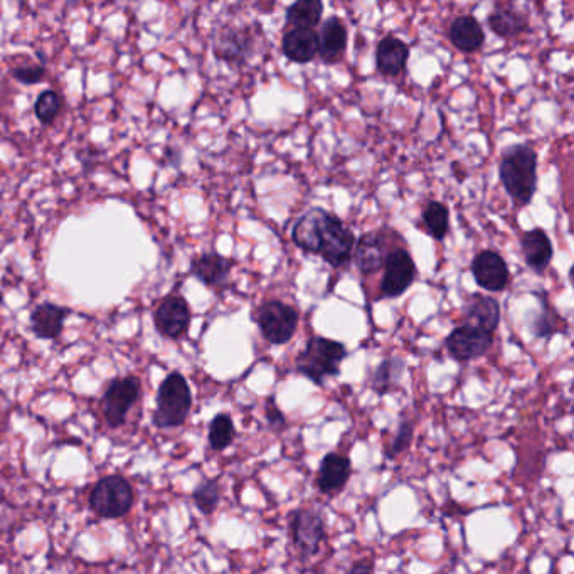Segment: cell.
<instances>
[{
    "instance_id": "cell-1",
    "label": "cell",
    "mask_w": 574,
    "mask_h": 574,
    "mask_svg": "<svg viewBox=\"0 0 574 574\" xmlns=\"http://www.w3.org/2000/svg\"><path fill=\"white\" fill-rule=\"evenodd\" d=\"M292 240L300 250L315 253L329 265L342 268L351 263L356 236L341 218L322 208L302 214L292 229Z\"/></svg>"
},
{
    "instance_id": "cell-2",
    "label": "cell",
    "mask_w": 574,
    "mask_h": 574,
    "mask_svg": "<svg viewBox=\"0 0 574 574\" xmlns=\"http://www.w3.org/2000/svg\"><path fill=\"white\" fill-rule=\"evenodd\" d=\"M500 181L512 201L527 206L537 189V154L529 145H512L504 150L499 165Z\"/></svg>"
},
{
    "instance_id": "cell-3",
    "label": "cell",
    "mask_w": 574,
    "mask_h": 574,
    "mask_svg": "<svg viewBox=\"0 0 574 574\" xmlns=\"http://www.w3.org/2000/svg\"><path fill=\"white\" fill-rule=\"evenodd\" d=\"M346 357L347 349L342 342L314 335L295 359V369L317 386H324L325 379L341 374V364Z\"/></svg>"
},
{
    "instance_id": "cell-4",
    "label": "cell",
    "mask_w": 574,
    "mask_h": 574,
    "mask_svg": "<svg viewBox=\"0 0 574 574\" xmlns=\"http://www.w3.org/2000/svg\"><path fill=\"white\" fill-rule=\"evenodd\" d=\"M192 393L181 373H171L160 383L152 421L160 430L184 425L191 413Z\"/></svg>"
},
{
    "instance_id": "cell-5",
    "label": "cell",
    "mask_w": 574,
    "mask_h": 574,
    "mask_svg": "<svg viewBox=\"0 0 574 574\" xmlns=\"http://www.w3.org/2000/svg\"><path fill=\"white\" fill-rule=\"evenodd\" d=\"M135 492L122 475H108L96 482L90 494V509L100 519H120L132 511Z\"/></svg>"
},
{
    "instance_id": "cell-6",
    "label": "cell",
    "mask_w": 574,
    "mask_h": 574,
    "mask_svg": "<svg viewBox=\"0 0 574 574\" xmlns=\"http://www.w3.org/2000/svg\"><path fill=\"white\" fill-rule=\"evenodd\" d=\"M288 534L303 559L314 558L327 537L322 512L314 507H297L288 516Z\"/></svg>"
},
{
    "instance_id": "cell-7",
    "label": "cell",
    "mask_w": 574,
    "mask_h": 574,
    "mask_svg": "<svg viewBox=\"0 0 574 574\" xmlns=\"http://www.w3.org/2000/svg\"><path fill=\"white\" fill-rule=\"evenodd\" d=\"M256 322L265 341L273 346H283L292 341L297 332L298 312L292 305L280 300H270L261 305Z\"/></svg>"
},
{
    "instance_id": "cell-8",
    "label": "cell",
    "mask_w": 574,
    "mask_h": 574,
    "mask_svg": "<svg viewBox=\"0 0 574 574\" xmlns=\"http://www.w3.org/2000/svg\"><path fill=\"white\" fill-rule=\"evenodd\" d=\"M142 393L140 379L135 376L113 379L108 384L107 391L103 394V416L107 425L113 430L125 425L128 411L132 410L133 404L137 403Z\"/></svg>"
},
{
    "instance_id": "cell-9",
    "label": "cell",
    "mask_w": 574,
    "mask_h": 574,
    "mask_svg": "<svg viewBox=\"0 0 574 574\" xmlns=\"http://www.w3.org/2000/svg\"><path fill=\"white\" fill-rule=\"evenodd\" d=\"M191 319V307L181 293L167 295L154 312L155 329L162 337L172 341L187 334Z\"/></svg>"
},
{
    "instance_id": "cell-10",
    "label": "cell",
    "mask_w": 574,
    "mask_h": 574,
    "mask_svg": "<svg viewBox=\"0 0 574 574\" xmlns=\"http://www.w3.org/2000/svg\"><path fill=\"white\" fill-rule=\"evenodd\" d=\"M450 356L458 362L474 361L485 356L494 346V334L463 324L453 329L445 341Z\"/></svg>"
},
{
    "instance_id": "cell-11",
    "label": "cell",
    "mask_w": 574,
    "mask_h": 574,
    "mask_svg": "<svg viewBox=\"0 0 574 574\" xmlns=\"http://www.w3.org/2000/svg\"><path fill=\"white\" fill-rule=\"evenodd\" d=\"M384 277L381 293L386 298L403 295L413 285L416 278V265L406 250H393L384 260Z\"/></svg>"
},
{
    "instance_id": "cell-12",
    "label": "cell",
    "mask_w": 574,
    "mask_h": 574,
    "mask_svg": "<svg viewBox=\"0 0 574 574\" xmlns=\"http://www.w3.org/2000/svg\"><path fill=\"white\" fill-rule=\"evenodd\" d=\"M472 275L480 288L489 292H502L511 280L509 266L497 251L485 250L475 256Z\"/></svg>"
},
{
    "instance_id": "cell-13",
    "label": "cell",
    "mask_w": 574,
    "mask_h": 574,
    "mask_svg": "<svg viewBox=\"0 0 574 574\" xmlns=\"http://www.w3.org/2000/svg\"><path fill=\"white\" fill-rule=\"evenodd\" d=\"M351 475V458L342 455V453L330 452L320 462L315 485H317L320 494H339L346 487Z\"/></svg>"
},
{
    "instance_id": "cell-14",
    "label": "cell",
    "mask_w": 574,
    "mask_h": 574,
    "mask_svg": "<svg viewBox=\"0 0 574 574\" xmlns=\"http://www.w3.org/2000/svg\"><path fill=\"white\" fill-rule=\"evenodd\" d=\"M70 315L71 309L58 303H39L31 312L32 334L43 341H54L63 332L64 322Z\"/></svg>"
},
{
    "instance_id": "cell-15",
    "label": "cell",
    "mask_w": 574,
    "mask_h": 574,
    "mask_svg": "<svg viewBox=\"0 0 574 574\" xmlns=\"http://www.w3.org/2000/svg\"><path fill=\"white\" fill-rule=\"evenodd\" d=\"M521 251L527 266L537 275H543L553 260V243L541 228L522 233Z\"/></svg>"
},
{
    "instance_id": "cell-16",
    "label": "cell",
    "mask_w": 574,
    "mask_h": 574,
    "mask_svg": "<svg viewBox=\"0 0 574 574\" xmlns=\"http://www.w3.org/2000/svg\"><path fill=\"white\" fill-rule=\"evenodd\" d=\"M233 268V261L216 251L202 253L196 256L191 263V275L206 287H219L228 280Z\"/></svg>"
},
{
    "instance_id": "cell-17",
    "label": "cell",
    "mask_w": 574,
    "mask_h": 574,
    "mask_svg": "<svg viewBox=\"0 0 574 574\" xmlns=\"http://www.w3.org/2000/svg\"><path fill=\"white\" fill-rule=\"evenodd\" d=\"M354 260L362 273H376L383 268L386 260V240L381 231L362 234L354 246Z\"/></svg>"
},
{
    "instance_id": "cell-18",
    "label": "cell",
    "mask_w": 574,
    "mask_h": 574,
    "mask_svg": "<svg viewBox=\"0 0 574 574\" xmlns=\"http://www.w3.org/2000/svg\"><path fill=\"white\" fill-rule=\"evenodd\" d=\"M251 38L246 29L224 27L214 41V54L216 58L228 63H241L250 54Z\"/></svg>"
},
{
    "instance_id": "cell-19",
    "label": "cell",
    "mask_w": 574,
    "mask_h": 574,
    "mask_svg": "<svg viewBox=\"0 0 574 574\" xmlns=\"http://www.w3.org/2000/svg\"><path fill=\"white\" fill-rule=\"evenodd\" d=\"M282 49L293 63H310L319 54V34L314 29H290L283 36Z\"/></svg>"
},
{
    "instance_id": "cell-20",
    "label": "cell",
    "mask_w": 574,
    "mask_h": 574,
    "mask_svg": "<svg viewBox=\"0 0 574 574\" xmlns=\"http://www.w3.org/2000/svg\"><path fill=\"white\" fill-rule=\"evenodd\" d=\"M465 319V324L494 334L500 322L499 302L487 295H472L467 303Z\"/></svg>"
},
{
    "instance_id": "cell-21",
    "label": "cell",
    "mask_w": 574,
    "mask_h": 574,
    "mask_svg": "<svg viewBox=\"0 0 574 574\" xmlns=\"http://www.w3.org/2000/svg\"><path fill=\"white\" fill-rule=\"evenodd\" d=\"M410 58V48L404 41L394 36H386L379 43L376 64L381 75L399 76L403 73Z\"/></svg>"
},
{
    "instance_id": "cell-22",
    "label": "cell",
    "mask_w": 574,
    "mask_h": 574,
    "mask_svg": "<svg viewBox=\"0 0 574 574\" xmlns=\"http://www.w3.org/2000/svg\"><path fill=\"white\" fill-rule=\"evenodd\" d=\"M448 38L458 51L475 53L484 46L485 34L475 17L460 16L452 22Z\"/></svg>"
},
{
    "instance_id": "cell-23",
    "label": "cell",
    "mask_w": 574,
    "mask_h": 574,
    "mask_svg": "<svg viewBox=\"0 0 574 574\" xmlns=\"http://www.w3.org/2000/svg\"><path fill=\"white\" fill-rule=\"evenodd\" d=\"M347 48V29L337 17L324 22L319 34V56L325 63H335Z\"/></svg>"
},
{
    "instance_id": "cell-24",
    "label": "cell",
    "mask_w": 574,
    "mask_h": 574,
    "mask_svg": "<svg viewBox=\"0 0 574 574\" xmlns=\"http://www.w3.org/2000/svg\"><path fill=\"white\" fill-rule=\"evenodd\" d=\"M490 31L497 34L499 38H516L522 32L529 29V21L524 12L516 11L511 7L497 9L489 16Z\"/></svg>"
},
{
    "instance_id": "cell-25",
    "label": "cell",
    "mask_w": 574,
    "mask_h": 574,
    "mask_svg": "<svg viewBox=\"0 0 574 574\" xmlns=\"http://www.w3.org/2000/svg\"><path fill=\"white\" fill-rule=\"evenodd\" d=\"M324 14V4L320 0H298L288 7L285 21L293 29H314L319 26Z\"/></svg>"
},
{
    "instance_id": "cell-26",
    "label": "cell",
    "mask_w": 574,
    "mask_h": 574,
    "mask_svg": "<svg viewBox=\"0 0 574 574\" xmlns=\"http://www.w3.org/2000/svg\"><path fill=\"white\" fill-rule=\"evenodd\" d=\"M236 438V426L231 416L219 413L209 423L208 442L214 452H223L231 447Z\"/></svg>"
},
{
    "instance_id": "cell-27",
    "label": "cell",
    "mask_w": 574,
    "mask_h": 574,
    "mask_svg": "<svg viewBox=\"0 0 574 574\" xmlns=\"http://www.w3.org/2000/svg\"><path fill=\"white\" fill-rule=\"evenodd\" d=\"M423 221H425L428 233L435 238V240L442 241L448 234L450 229V213L448 208L440 201H430L423 208Z\"/></svg>"
},
{
    "instance_id": "cell-28",
    "label": "cell",
    "mask_w": 574,
    "mask_h": 574,
    "mask_svg": "<svg viewBox=\"0 0 574 574\" xmlns=\"http://www.w3.org/2000/svg\"><path fill=\"white\" fill-rule=\"evenodd\" d=\"M404 362L401 359H384L376 369H374L373 376H371V383L369 386L373 391L383 396L389 393L393 388L399 376L403 373Z\"/></svg>"
},
{
    "instance_id": "cell-29",
    "label": "cell",
    "mask_w": 574,
    "mask_h": 574,
    "mask_svg": "<svg viewBox=\"0 0 574 574\" xmlns=\"http://www.w3.org/2000/svg\"><path fill=\"white\" fill-rule=\"evenodd\" d=\"M223 492H221V482L219 479L202 480L192 492V500L196 504L197 511L204 516H211L218 509Z\"/></svg>"
},
{
    "instance_id": "cell-30",
    "label": "cell",
    "mask_w": 574,
    "mask_h": 574,
    "mask_svg": "<svg viewBox=\"0 0 574 574\" xmlns=\"http://www.w3.org/2000/svg\"><path fill=\"white\" fill-rule=\"evenodd\" d=\"M61 108H63V100L58 91L54 90H44L34 103V113L43 125H53Z\"/></svg>"
},
{
    "instance_id": "cell-31",
    "label": "cell",
    "mask_w": 574,
    "mask_h": 574,
    "mask_svg": "<svg viewBox=\"0 0 574 574\" xmlns=\"http://www.w3.org/2000/svg\"><path fill=\"white\" fill-rule=\"evenodd\" d=\"M413 435H415L413 421L403 418V420L399 421L398 433L394 436L388 450L384 452V457L388 458V460H394L401 453L406 452L411 447V443H413Z\"/></svg>"
},
{
    "instance_id": "cell-32",
    "label": "cell",
    "mask_w": 574,
    "mask_h": 574,
    "mask_svg": "<svg viewBox=\"0 0 574 574\" xmlns=\"http://www.w3.org/2000/svg\"><path fill=\"white\" fill-rule=\"evenodd\" d=\"M14 80L19 81L21 85H38L44 80L46 70L43 64H34V66H19L16 70H12Z\"/></svg>"
},
{
    "instance_id": "cell-33",
    "label": "cell",
    "mask_w": 574,
    "mask_h": 574,
    "mask_svg": "<svg viewBox=\"0 0 574 574\" xmlns=\"http://www.w3.org/2000/svg\"><path fill=\"white\" fill-rule=\"evenodd\" d=\"M265 418L266 423H268V426L273 428V430L282 431L287 428V418H285L282 410H280L277 403H275V396H270L268 401H266Z\"/></svg>"
},
{
    "instance_id": "cell-34",
    "label": "cell",
    "mask_w": 574,
    "mask_h": 574,
    "mask_svg": "<svg viewBox=\"0 0 574 574\" xmlns=\"http://www.w3.org/2000/svg\"><path fill=\"white\" fill-rule=\"evenodd\" d=\"M346 574H374V563L371 559L357 561V563L352 564Z\"/></svg>"
}]
</instances>
